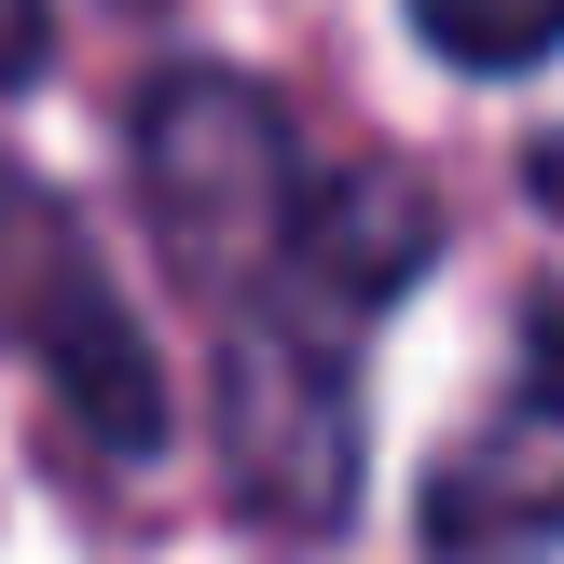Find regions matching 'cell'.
<instances>
[{
    "instance_id": "cell-1",
    "label": "cell",
    "mask_w": 564,
    "mask_h": 564,
    "mask_svg": "<svg viewBox=\"0 0 564 564\" xmlns=\"http://www.w3.org/2000/svg\"><path fill=\"white\" fill-rule=\"evenodd\" d=\"M124 152H138L152 248L193 275V290H248V275L290 262L303 138H290V110H275L248 69H207V55L152 69V83H138V110H124Z\"/></svg>"
},
{
    "instance_id": "cell-2",
    "label": "cell",
    "mask_w": 564,
    "mask_h": 564,
    "mask_svg": "<svg viewBox=\"0 0 564 564\" xmlns=\"http://www.w3.org/2000/svg\"><path fill=\"white\" fill-rule=\"evenodd\" d=\"M0 345H28V372L69 400V427L97 455H124V468L165 455V427H180L165 358L138 330V303L110 290L83 207L55 180H28V165H0Z\"/></svg>"
},
{
    "instance_id": "cell-3",
    "label": "cell",
    "mask_w": 564,
    "mask_h": 564,
    "mask_svg": "<svg viewBox=\"0 0 564 564\" xmlns=\"http://www.w3.org/2000/svg\"><path fill=\"white\" fill-rule=\"evenodd\" d=\"M358 468H372V427H358V372L303 303H248L220 330V482L262 538H345L358 523Z\"/></svg>"
},
{
    "instance_id": "cell-4",
    "label": "cell",
    "mask_w": 564,
    "mask_h": 564,
    "mask_svg": "<svg viewBox=\"0 0 564 564\" xmlns=\"http://www.w3.org/2000/svg\"><path fill=\"white\" fill-rule=\"evenodd\" d=\"M427 551L441 564H538V551H564V386L523 372L427 468Z\"/></svg>"
},
{
    "instance_id": "cell-5",
    "label": "cell",
    "mask_w": 564,
    "mask_h": 564,
    "mask_svg": "<svg viewBox=\"0 0 564 564\" xmlns=\"http://www.w3.org/2000/svg\"><path fill=\"white\" fill-rule=\"evenodd\" d=\"M427 262H441V193L413 165H330V180H303L275 275H290L303 317H386Z\"/></svg>"
},
{
    "instance_id": "cell-6",
    "label": "cell",
    "mask_w": 564,
    "mask_h": 564,
    "mask_svg": "<svg viewBox=\"0 0 564 564\" xmlns=\"http://www.w3.org/2000/svg\"><path fill=\"white\" fill-rule=\"evenodd\" d=\"M400 14L455 83H523L564 55V0H400Z\"/></svg>"
},
{
    "instance_id": "cell-7",
    "label": "cell",
    "mask_w": 564,
    "mask_h": 564,
    "mask_svg": "<svg viewBox=\"0 0 564 564\" xmlns=\"http://www.w3.org/2000/svg\"><path fill=\"white\" fill-rule=\"evenodd\" d=\"M42 69H55V0H0V97H28Z\"/></svg>"
},
{
    "instance_id": "cell-8",
    "label": "cell",
    "mask_w": 564,
    "mask_h": 564,
    "mask_svg": "<svg viewBox=\"0 0 564 564\" xmlns=\"http://www.w3.org/2000/svg\"><path fill=\"white\" fill-rule=\"evenodd\" d=\"M523 193H538V207L564 220V138H538V152H523Z\"/></svg>"
}]
</instances>
